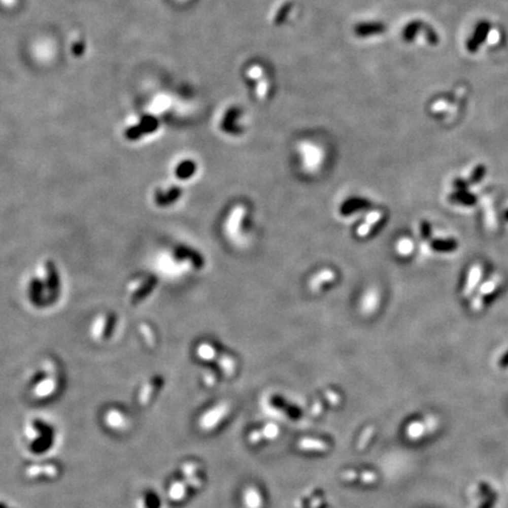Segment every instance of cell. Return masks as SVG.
I'll return each mask as SVG.
<instances>
[{
  "label": "cell",
  "instance_id": "cell-1",
  "mask_svg": "<svg viewBox=\"0 0 508 508\" xmlns=\"http://www.w3.org/2000/svg\"><path fill=\"white\" fill-rule=\"evenodd\" d=\"M155 285V280L150 277H140L129 285V293L132 294L133 300L143 299L152 291Z\"/></svg>",
  "mask_w": 508,
  "mask_h": 508
},
{
  "label": "cell",
  "instance_id": "cell-2",
  "mask_svg": "<svg viewBox=\"0 0 508 508\" xmlns=\"http://www.w3.org/2000/svg\"><path fill=\"white\" fill-rule=\"evenodd\" d=\"M158 120L153 117H145L143 118V120L139 122L137 126H133V127L128 128V131L126 134L129 139H137L139 138L140 136L145 134V133H152L155 129L158 128Z\"/></svg>",
  "mask_w": 508,
  "mask_h": 508
},
{
  "label": "cell",
  "instance_id": "cell-3",
  "mask_svg": "<svg viewBox=\"0 0 508 508\" xmlns=\"http://www.w3.org/2000/svg\"><path fill=\"white\" fill-rule=\"evenodd\" d=\"M225 413H227V409H226V406L225 405H220V406H218L216 407V409H213L211 412H209V414H205L204 417L201 418V427H204L205 429H211V428H213V427H216V426L218 425V422L221 420L222 418L225 417Z\"/></svg>",
  "mask_w": 508,
  "mask_h": 508
},
{
  "label": "cell",
  "instance_id": "cell-4",
  "mask_svg": "<svg viewBox=\"0 0 508 508\" xmlns=\"http://www.w3.org/2000/svg\"><path fill=\"white\" fill-rule=\"evenodd\" d=\"M479 494L484 498V501L481 502L479 508H494L496 501H498V494L493 491L491 485L487 483H481L479 485Z\"/></svg>",
  "mask_w": 508,
  "mask_h": 508
},
{
  "label": "cell",
  "instance_id": "cell-5",
  "mask_svg": "<svg viewBox=\"0 0 508 508\" xmlns=\"http://www.w3.org/2000/svg\"><path fill=\"white\" fill-rule=\"evenodd\" d=\"M354 32L358 37L378 36L385 32V26L381 23H363L355 26Z\"/></svg>",
  "mask_w": 508,
  "mask_h": 508
},
{
  "label": "cell",
  "instance_id": "cell-6",
  "mask_svg": "<svg viewBox=\"0 0 508 508\" xmlns=\"http://www.w3.org/2000/svg\"><path fill=\"white\" fill-rule=\"evenodd\" d=\"M367 206H369V201L366 199H361V198L348 199L343 204L340 212H341V214H343V216H348V214H352V213L357 212V211H360L362 209H365V207H367Z\"/></svg>",
  "mask_w": 508,
  "mask_h": 508
},
{
  "label": "cell",
  "instance_id": "cell-7",
  "mask_svg": "<svg viewBox=\"0 0 508 508\" xmlns=\"http://www.w3.org/2000/svg\"><path fill=\"white\" fill-rule=\"evenodd\" d=\"M110 320L111 319L106 314H100L93 322V326H92V336L95 339H100L103 335H105L107 328H109Z\"/></svg>",
  "mask_w": 508,
  "mask_h": 508
},
{
  "label": "cell",
  "instance_id": "cell-8",
  "mask_svg": "<svg viewBox=\"0 0 508 508\" xmlns=\"http://www.w3.org/2000/svg\"><path fill=\"white\" fill-rule=\"evenodd\" d=\"M245 213V209L243 206H238L236 209L233 211L231 214V218L228 219L227 221V232L229 234H234L239 231L240 228V221L243 220Z\"/></svg>",
  "mask_w": 508,
  "mask_h": 508
},
{
  "label": "cell",
  "instance_id": "cell-9",
  "mask_svg": "<svg viewBox=\"0 0 508 508\" xmlns=\"http://www.w3.org/2000/svg\"><path fill=\"white\" fill-rule=\"evenodd\" d=\"M244 503L247 508H260L262 506V499L257 488H248L244 496Z\"/></svg>",
  "mask_w": 508,
  "mask_h": 508
},
{
  "label": "cell",
  "instance_id": "cell-10",
  "mask_svg": "<svg viewBox=\"0 0 508 508\" xmlns=\"http://www.w3.org/2000/svg\"><path fill=\"white\" fill-rule=\"evenodd\" d=\"M381 219V213L380 212H370L368 214V217L366 218V221L363 222V224L360 226V227L358 228V231L357 233L360 236H365L366 234H368V232L370 231V228H372V226L374 224H377L378 221H379Z\"/></svg>",
  "mask_w": 508,
  "mask_h": 508
},
{
  "label": "cell",
  "instance_id": "cell-11",
  "mask_svg": "<svg viewBox=\"0 0 508 508\" xmlns=\"http://www.w3.org/2000/svg\"><path fill=\"white\" fill-rule=\"evenodd\" d=\"M343 478L347 481H353V479H355V478H362L363 484H373L378 481V476L373 472L357 474L355 472H352V470H347V472L343 473Z\"/></svg>",
  "mask_w": 508,
  "mask_h": 508
},
{
  "label": "cell",
  "instance_id": "cell-12",
  "mask_svg": "<svg viewBox=\"0 0 508 508\" xmlns=\"http://www.w3.org/2000/svg\"><path fill=\"white\" fill-rule=\"evenodd\" d=\"M106 420H107V422H109V425L112 426L113 428L122 427V426L126 424L124 415H121L120 412L114 411V410L107 413Z\"/></svg>",
  "mask_w": 508,
  "mask_h": 508
},
{
  "label": "cell",
  "instance_id": "cell-13",
  "mask_svg": "<svg viewBox=\"0 0 508 508\" xmlns=\"http://www.w3.org/2000/svg\"><path fill=\"white\" fill-rule=\"evenodd\" d=\"M334 279V273L332 270H324V272L319 273L318 276H315L312 281H311V287L313 290H317L319 286H321L325 281H331Z\"/></svg>",
  "mask_w": 508,
  "mask_h": 508
},
{
  "label": "cell",
  "instance_id": "cell-14",
  "mask_svg": "<svg viewBox=\"0 0 508 508\" xmlns=\"http://www.w3.org/2000/svg\"><path fill=\"white\" fill-rule=\"evenodd\" d=\"M194 171H195V166L194 164L192 161H184V162H181V164L178 166V168H177V176L179 177V178H188V177H191L192 174L194 173Z\"/></svg>",
  "mask_w": 508,
  "mask_h": 508
},
{
  "label": "cell",
  "instance_id": "cell-15",
  "mask_svg": "<svg viewBox=\"0 0 508 508\" xmlns=\"http://www.w3.org/2000/svg\"><path fill=\"white\" fill-rule=\"evenodd\" d=\"M299 447L302 448V450H326L327 448V445L322 444L321 441L312 440V439H307L302 440L299 443Z\"/></svg>",
  "mask_w": 508,
  "mask_h": 508
},
{
  "label": "cell",
  "instance_id": "cell-16",
  "mask_svg": "<svg viewBox=\"0 0 508 508\" xmlns=\"http://www.w3.org/2000/svg\"><path fill=\"white\" fill-rule=\"evenodd\" d=\"M198 354L201 359H205V360H212L216 357V351L212 346H210L209 344H201L198 347Z\"/></svg>",
  "mask_w": 508,
  "mask_h": 508
},
{
  "label": "cell",
  "instance_id": "cell-17",
  "mask_svg": "<svg viewBox=\"0 0 508 508\" xmlns=\"http://www.w3.org/2000/svg\"><path fill=\"white\" fill-rule=\"evenodd\" d=\"M140 331H142L144 336H145V340L147 341L148 344L150 345L154 344V336H153V333H152V328H150V326H147L146 324L142 325L140 326Z\"/></svg>",
  "mask_w": 508,
  "mask_h": 508
},
{
  "label": "cell",
  "instance_id": "cell-18",
  "mask_svg": "<svg viewBox=\"0 0 508 508\" xmlns=\"http://www.w3.org/2000/svg\"><path fill=\"white\" fill-rule=\"evenodd\" d=\"M411 250H412V243L409 242V240H407V239H402L401 242L399 243V245H398V251L400 252V253L407 254Z\"/></svg>",
  "mask_w": 508,
  "mask_h": 508
},
{
  "label": "cell",
  "instance_id": "cell-19",
  "mask_svg": "<svg viewBox=\"0 0 508 508\" xmlns=\"http://www.w3.org/2000/svg\"><path fill=\"white\" fill-rule=\"evenodd\" d=\"M290 11H291V6H290V4H287V5H285L284 9H281V11H279V13L277 14V19L279 21L285 20L286 14L290 13Z\"/></svg>",
  "mask_w": 508,
  "mask_h": 508
},
{
  "label": "cell",
  "instance_id": "cell-20",
  "mask_svg": "<svg viewBox=\"0 0 508 508\" xmlns=\"http://www.w3.org/2000/svg\"><path fill=\"white\" fill-rule=\"evenodd\" d=\"M500 365H501L502 367H507L508 366V354H506L505 357L502 358V360L500 361Z\"/></svg>",
  "mask_w": 508,
  "mask_h": 508
}]
</instances>
